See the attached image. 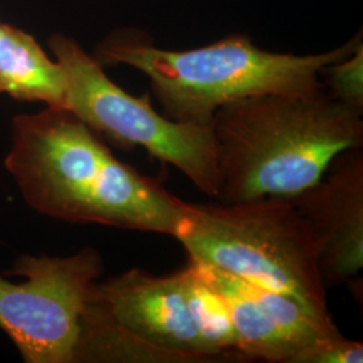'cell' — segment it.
<instances>
[{
	"label": "cell",
	"instance_id": "12",
	"mask_svg": "<svg viewBox=\"0 0 363 363\" xmlns=\"http://www.w3.org/2000/svg\"><path fill=\"white\" fill-rule=\"evenodd\" d=\"M322 77L333 99L363 112V43L349 57L323 67Z\"/></svg>",
	"mask_w": 363,
	"mask_h": 363
},
{
	"label": "cell",
	"instance_id": "7",
	"mask_svg": "<svg viewBox=\"0 0 363 363\" xmlns=\"http://www.w3.org/2000/svg\"><path fill=\"white\" fill-rule=\"evenodd\" d=\"M103 273L94 249L69 257L22 256L0 277V328L27 363L77 362L85 312L93 286Z\"/></svg>",
	"mask_w": 363,
	"mask_h": 363
},
{
	"label": "cell",
	"instance_id": "3",
	"mask_svg": "<svg viewBox=\"0 0 363 363\" xmlns=\"http://www.w3.org/2000/svg\"><path fill=\"white\" fill-rule=\"evenodd\" d=\"M363 43L357 34L330 52L294 55L262 50L247 34H232L190 50L155 46L142 33H115L99 45L100 65H128L145 74L164 116L211 124L223 105L261 96H312L325 91L320 72Z\"/></svg>",
	"mask_w": 363,
	"mask_h": 363
},
{
	"label": "cell",
	"instance_id": "9",
	"mask_svg": "<svg viewBox=\"0 0 363 363\" xmlns=\"http://www.w3.org/2000/svg\"><path fill=\"white\" fill-rule=\"evenodd\" d=\"M291 202L320 242L325 288L350 283L363 267L362 148L335 156L320 181Z\"/></svg>",
	"mask_w": 363,
	"mask_h": 363
},
{
	"label": "cell",
	"instance_id": "5",
	"mask_svg": "<svg viewBox=\"0 0 363 363\" xmlns=\"http://www.w3.org/2000/svg\"><path fill=\"white\" fill-rule=\"evenodd\" d=\"M187 268L154 276L130 269L96 283L84 318L79 362H218L198 333Z\"/></svg>",
	"mask_w": 363,
	"mask_h": 363
},
{
	"label": "cell",
	"instance_id": "4",
	"mask_svg": "<svg viewBox=\"0 0 363 363\" xmlns=\"http://www.w3.org/2000/svg\"><path fill=\"white\" fill-rule=\"evenodd\" d=\"M190 259L296 298L331 316L319 259L320 242L288 198L187 203L175 235Z\"/></svg>",
	"mask_w": 363,
	"mask_h": 363
},
{
	"label": "cell",
	"instance_id": "10",
	"mask_svg": "<svg viewBox=\"0 0 363 363\" xmlns=\"http://www.w3.org/2000/svg\"><path fill=\"white\" fill-rule=\"evenodd\" d=\"M0 94L65 108L66 76L26 31L0 22Z\"/></svg>",
	"mask_w": 363,
	"mask_h": 363
},
{
	"label": "cell",
	"instance_id": "2",
	"mask_svg": "<svg viewBox=\"0 0 363 363\" xmlns=\"http://www.w3.org/2000/svg\"><path fill=\"white\" fill-rule=\"evenodd\" d=\"M213 136L220 203L294 198L320 181L335 156L362 148V112L325 91L261 94L223 105Z\"/></svg>",
	"mask_w": 363,
	"mask_h": 363
},
{
	"label": "cell",
	"instance_id": "6",
	"mask_svg": "<svg viewBox=\"0 0 363 363\" xmlns=\"http://www.w3.org/2000/svg\"><path fill=\"white\" fill-rule=\"evenodd\" d=\"M49 49L65 72V108L123 148L143 147L152 157L179 169L202 193L217 198L211 124L178 123L157 113L148 93L136 97L120 88L74 39L54 34Z\"/></svg>",
	"mask_w": 363,
	"mask_h": 363
},
{
	"label": "cell",
	"instance_id": "8",
	"mask_svg": "<svg viewBox=\"0 0 363 363\" xmlns=\"http://www.w3.org/2000/svg\"><path fill=\"white\" fill-rule=\"evenodd\" d=\"M190 259L225 300L240 351L249 361L295 363L306 351L343 335L331 316L312 312L296 298Z\"/></svg>",
	"mask_w": 363,
	"mask_h": 363
},
{
	"label": "cell",
	"instance_id": "13",
	"mask_svg": "<svg viewBox=\"0 0 363 363\" xmlns=\"http://www.w3.org/2000/svg\"><path fill=\"white\" fill-rule=\"evenodd\" d=\"M363 345L343 335L325 340L301 354L295 363H362Z\"/></svg>",
	"mask_w": 363,
	"mask_h": 363
},
{
	"label": "cell",
	"instance_id": "11",
	"mask_svg": "<svg viewBox=\"0 0 363 363\" xmlns=\"http://www.w3.org/2000/svg\"><path fill=\"white\" fill-rule=\"evenodd\" d=\"M186 268L189 308L208 352L218 362H247L249 359L240 351L233 320L225 300L201 276L191 259Z\"/></svg>",
	"mask_w": 363,
	"mask_h": 363
},
{
	"label": "cell",
	"instance_id": "1",
	"mask_svg": "<svg viewBox=\"0 0 363 363\" xmlns=\"http://www.w3.org/2000/svg\"><path fill=\"white\" fill-rule=\"evenodd\" d=\"M6 167L27 203L57 220L175 237L186 202L123 163L72 111L13 120Z\"/></svg>",
	"mask_w": 363,
	"mask_h": 363
}]
</instances>
